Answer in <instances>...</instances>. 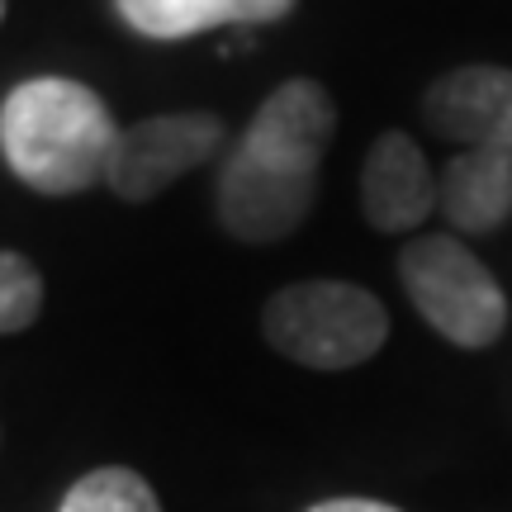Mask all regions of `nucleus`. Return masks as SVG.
Instances as JSON below:
<instances>
[{
	"label": "nucleus",
	"instance_id": "nucleus-2",
	"mask_svg": "<svg viewBox=\"0 0 512 512\" xmlns=\"http://www.w3.org/2000/svg\"><path fill=\"white\" fill-rule=\"evenodd\" d=\"M119 124L110 105L72 76L19 81L0 105V152L38 195H81L105 181Z\"/></svg>",
	"mask_w": 512,
	"mask_h": 512
},
{
	"label": "nucleus",
	"instance_id": "nucleus-5",
	"mask_svg": "<svg viewBox=\"0 0 512 512\" xmlns=\"http://www.w3.org/2000/svg\"><path fill=\"white\" fill-rule=\"evenodd\" d=\"M223 143V124L204 110L185 114H157L133 128H119L110 152V171L105 181L119 200L147 204L157 200L166 185H176L185 171H195L200 162H209Z\"/></svg>",
	"mask_w": 512,
	"mask_h": 512
},
{
	"label": "nucleus",
	"instance_id": "nucleus-3",
	"mask_svg": "<svg viewBox=\"0 0 512 512\" xmlns=\"http://www.w3.org/2000/svg\"><path fill=\"white\" fill-rule=\"evenodd\" d=\"M261 332L280 356L309 370H351L389 342V313L351 280H299L271 294Z\"/></svg>",
	"mask_w": 512,
	"mask_h": 512
},
{
	"label": "nucleus",
	"instance_id": "nucleus-4",
	"mask_svg": "<svg viewBox=\"0 0 512 512\" xmlns=\"http://www.w3.org/2000/svg\"><path fill=\"white\" fill-rule=\"evenodd\" d=\"M399 280L413 309L456 347H494L508 328V299L498 280L451 233L408 242L399 252Z\"/></svg>",
	"mask_w": 512,
	"mask_h": 512
},
{
	"label": "nucleus",
	"instance_id": "nucleus-7",
	"mask_svg": "<svg viewBox=\"0 0 512 512\" xmlns=\"http://www.w3.org/2000/svg\"><path fill=\"white\" fill-rule=\"evenodd\" d=\"M361 209L380 233H413L437 214V171L408 133H380L361 166Z\"/></svg>",
	"mask_w": 512,
	"mask_h": 512
},
{
	"label": "nucleus",
	"instance_id": "nucleus-6",
	"mask_svg": "<svg viewBox=\"0 0 512 512\" xmlns=\"http://www.w3.org/2000/svg\"><path fill=\"white\" fill-rule=\"evenodd\" d=\"M427 128L465 147H512V72L508 67H456L422 95Z\"/></svg>",
	"mask_w": 512,
	"mask_h": 512
},
{
	"label": "nucleus",
	"instance_id": "nucleus-13",
	"mask_svg": "<svg viewBox=\"0 0 512 512\" xmlns=\"http://www.w3.org/2000/svg\"><path fill=\"white\" fill-rule=\"evenodd\" d=\"M0 19H5V0H0Z\"/></svg>",
	"mask_w": 512,
	"mask_h": 512
},
{
	"label": "nucleus",
	"instance_id": "nucleus-9",
	"mask_svg": "<svg viewBox=\"0 0 512 512\" xmlns=\"http://www.w3.org/2000/svg\"><path fill=\"white\" fill-rule=\"evenodd\" d=\"M299 0H114V10L133 34L143 38H195L209 29H252V24H275L285 19Z\"/></svg>",
	"mask_w": 512,
	"mask_h": 512
},
{
	"label": "nucleus",
	"instance_id": "nucleus-1",
	"mask_svg": "<svg viewBox=\"0 0 512 512\" xmlns=\"http://www.w3.org/2000/svg\"><path fill=\"white\" fill-rule=\"evenodd\" d=\"M337 133L332 95L318 81L275 86L219 176V223L238 242H280L304 228L318 200V166Z\"/></svg>",
	"mask_w": 512,
	"mask_h": 512
},
{
	"label": "nucleus",
	"instance_id": "nucleus-10",
	"mask_svg": "<svg viewBox=\"0 0 512 512\" xmlns=\"http://www.w3.org/2000/svg\"><path fill=\"white\" fill-rule=\"evenodd\" d=\"M62 512H162V503L143 475H133L124 465H105L76 479L72 494L62 498Z\"/></svg>",
	"mask_w": 512,
	"mask_h": 512
},
{
	"label": "nucleus",
	"instance_id": "nucleus-11",
	"mask_svg": "<svg viewBox=\"0 0 512 512\" xmlns=\"http://www.w3.org/2000/svg\"><path fill=\"white\" fill-rule=\"evenodd\" d=\"M43 309V275L19 252H0V332L34 328Z\"/></svg>",
	"mask_w": 512,
	"mask_h": 512
},
{
	"label": "nucleus",
	"instance_id": "nucleus-12",
	"mask_svg": "<svg viewBox=\"0 0 512 512\" xmlns=\"http://www.w3.org/2000/svg\"><path fill=\"white\" fill-rule=\"evenodd\" d=\"M309 512H399V508L375 503V498H328V503H313Z\"/></svg>",
	"mask_w": 512,
	"mask_h": 512
},
{
	"label": "nucleus",
	"instance_id": "nucleus-8",
	"mask_svg": "<svg viewBox=\"0 0 512 512\" xmlns=\"http://www.w3.org/2000/svg\"><path fill=\"white\" fill-rule=\"evenodd\" d=\"M437 209L456 233H494L512 219V147H465L437 171Z\"/></svg>",
	"mask_w": 512,
	"mask_h": 512
}]
</instances>
